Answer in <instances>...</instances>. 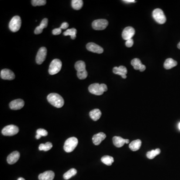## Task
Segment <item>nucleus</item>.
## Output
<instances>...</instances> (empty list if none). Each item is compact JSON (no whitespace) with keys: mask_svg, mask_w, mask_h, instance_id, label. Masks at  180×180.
Instances as JSON below:
<instances>
[{"mask_svg":"<svg viewBox=\"0 0 180 180\" xmlns=\"http://www.w3.org/2000/svg\"><path fill=\"white\" fill-rule=\"evenodd\" d=\"M77 173V171L76 169L72 168V169H70V170L64 174V175H63V178H64L65 180H69L71 178L76 175Z\"/></svg>","mask_w":180,"mask_h":180,"instance_id":"nucleus-28","label":"nucleus"},{"mask_svg":"<svg viewBox=\"0 0 180 180\" xmlns=\"http://www.w3.org/2000/svg\"><path fill=\"white\" fill-rule=\"evenodd\" d=\"M113 142L114 145L116 147L121 148L126 144V139L119 136H115L113 138Z\"/></svg>","mask_w":180,"mask_h":180,"instance_id":"nucleus-20","label":"nucleus"},{"mask_svg":"<svg viewBox=\"0 0 180 180\" xmlns=\"http://www.w3.org/2000/svg\"><path fill=\"white\" fill-rule=\"evenodd\" d=\"M41 137V136H40V135H37V134L36 135V138L38 139H38H40V138Z\"/></svg>","mask_w":180,"mask_h":180,"instance_id":"nucleus-38","label":"nucleus"},{"mask_svg":"<svg viewBox=\"0 0 180 180\" xmlns=\"http://www.w3.org/2000/svg\"><path fill=\"white\" fill-rule=\"evenodd\" d=\"M88 89L91 94L100 96L103 95L105 92L107 91L108 88L106 84L94 83L90 85Z\"/></svg>","mask_w":180,"mask_h":180,"instance_id":"nucleus-2","label":"nucleus"},{"mask_svg":"<svg viewBox=\"0 0 180 180\" xmlns=\"http://www.w3.org/2000/svg\"><path fill=\"white\" fill-rule=\"evenodd\" d=\"M135 34V30L132 27H127L124 29L122 32V38L124 40H127L131 39Z\"/></svg>","mask_w":180,"mask_h":180,"instance_id":"nucleus-11","label":"nucleus"},{"mask_svg":"<svg viewBox=\"0 0 180 180\" xmlns=\"http://www.w3.org/2000/svg\"><path fill=\"white\" fill-rule=\"evenodd\" d=\"M31 3L33 6L36 7L45 5L47 1L46 0H32L31 1Z\"/></svg>","mask_w":180,"mask_h":180,"instance_id":"nucleus-31","label":"nucleus"},{"mask_svg":"<svg viewBox=\"0 0 180 180\" xmlns=\"http://www.w3.org/2000/svg\"><path fill=\"white\" fill-rule=\"evenodd\" d=\"M126 44V47H128V48L132 47L134 44L133 40L132 39H130V40H127V41H126V44Z\"/></svg>","mask_w":180,"mask_h":180,"instance_id":"nucleus-34","label":"nucleus"},{"mask_svg":"<svg viewBox=\"0 0 180 180\" xmlns=\"http://www.w3.org/2000/svg\"><path fill=\"white\" fill-rule=\"evenodd\" d=\"M37 135H40V136L45 137L48 135V132L43 129H39L37 131Z\"/></svg>","mask_w":180,"mask_h":180,"instance_id":"nucleus-32","label":"nucleus"},{"mask_svg":"<svg viewBox=\"0 0 180 180\" xmlns=\"http://www.w3.org/2000/svg\"><path fill=\"white\" fill-rule=\"evenodd\" d=\"M78 144V139L75 137L70 138L66 141L64 149L65 152L70 153L74 150Z\"/></svg>","mask_w":180,"mask_h":180,"instance_id":"nucleus-4","label":"nucleus"},{"mask_svg":"<svg viewBox=\"0 0 180 180\" xmlns=\"http://www.w3.org/2000/svg\"><path fill=\"white\" fill-rule=\"evenodd\" d=\"M62 67V63L61 60L58 59H56L52 61L51 63L50 64L49 69V73L50 75H54L57 74L60 72Z\"/></svg>","mask_w":180,"mask_h":180,"instance_id":"nucleus-5","label":"nucleus"},{"mask_svg":"<svg viewBox=\"0 0 180 180\" xmlns=\"http://www.w3.org/2000/svg\"><path fill=\"white\" fill-rule=\"evenodd\" d=\"M47 100L49 103L56 108H62L64 105V100L60 95L57 93H51L47 96Z\"/></svg>","mask_w":180,"mask_h":180,"instance_id":"nucleus-1","label":"nucleus"},{"mask_svg":"<svg viewBox=\"0 0 180 180\" xmlns=\"http://www.w3.org/2000/svg\"><path fill=\"white\" fill-rule=\"evenodd\" d=\"M90 117L94 121H97L101 118L102 113L99 109H96L90 112Z\"/></svg>","mask_w":180,"mask_h":180,"instance_id":"nucleus-22","label":"nucleus"},{"mask_svg":"<svg viewBox=\"0 0 180 180\" xmlns=\"http://www.w3.org/2000/svg\"><path fill=\"white\" fill-rule=\"evenodd\" d=\"M55 177V173L52 171H46L40 174L39 176V180H53Z\"/></svg>","mask_w":180,"mask_h":180,"instance_id":"nucleus-18","label":"nucleus"},{"mask_svg":"<svg viewBox=\"0 0 180 180\" xmlns=\"http://www.w3.org/2000/svg\"><path fill=\"white\" fill-rule=\"evenodd\" d=\"M106 138V135L103 132H100L99 133L97 134L93 137L92 140L93 143L95 145H99L101 144L103 141L105 140Z\"/></svg>","mask_w":180,"mask_h":180,"instance_id":"nucleus-17","label":"nucleus"},{"mask_svg":"<svg viewBox=\"0 0 180 180\" xmlns=\"http://www.w3.org/2000/svg\"><path fill=\"white\" fill-rule=\"evenodd\" d=\"M131 65L133 66L134 68L136 70H140L141 67L143 65L141 60L138 58L133 59L131 61Z\"/></svg>","mask_w":180,"mask_h":180,"instance_id":"nucleus-29","label":"nucleus"},{"mask_svg":"<svg viewBox=\"0 0 180 180\" xmlns=\"http://www.w3.org/2000/svg\"><path fill=\"white\" fill-rule=\"evenodd\" d=\"M25 102L23 100L18 99L15 100L10 102L9 104V106L11 109L13 110H18L21 109L24 106Z\"/></svg>","mask_w":180,"mask_h":180,"instance_id":"nucleus-12","label":"nucleus"},{"mask_svg":"<svg viewBox=\"0 0 180 180\" xmlns=\"http://www.w3.org/2000/svg\"><path fill=\"white\" fill-rule=\"evenodd\" d=\"M47 49L45 47H41L37 53L36 61L37 64L41 65L44 62L47 57Z\"/></svg>","mask_w":180,"mask_h":180,"instance_id":"nucleus-10","label":"nucleus"},{"mask_svg":"<svg viewBox=\"0 0 180 180\" xmlns=\"http://www.w3.org/2000/svg\"><path fill=\"white\" fill-rule=\"evenodd\" d=\"M48 24V20L47 18H44L39 26L35 29L34 33L36 35H38L41 34L43 32V29L46 28Z\"/></svg>","mask_w":180,"mask_h":180,"instance_id":"nucleus-19","label":"nucleus"},{"mask_svg":"<svg viewBox=\"0 0 180 180\" xmlns=\"http://www.w3.org/2000/svg\"><path fill=\"white\" fill-rule=\"evenodd\" d=\"M177 62L173 59L168 58L165 62L164 67L167 70L171 69L177 65Z\"/></svg>","mask_w":180,"mask_h":180,"instance_id":"nucleus-21","label":"nucleus"},{"mask_svg":"<svg viewBox=\"0 0 180 180\" xmlns=\"http://www.w3.org/2000/svg\"><path fill=\"white\" fill-rule=\"evenodd\" d=\"M18 180H25V179H24V178H18Z\"/></svg>","mask_w":180,"mask_h":180,"instance_id":"nucleus-40","label":"nucleus"},{"mask_svg":"<svg viewBox=\"0 0 180 180\" xmlns=\"http://www.w3.org/2000/svg\"><path fill=\"white\" fill-rule=\"evenodd\" d=\"M141 145H142L141 141L139 139H138L136 140L132 141L129 145V148L133 151H137L140 149Z\"/></svg>","mask_w":180,"mask_h":180,"instance_id":"nucleus-23","label":"nucleus"},{"mask_svg":"<svg viewBox=\"0 0 180 180\" xmlns=\"http://www.w3.org/2000/svg\"><path fill=\"white\" fill-rule=\"evenodd\" d=\"M153 17L158 23L163 24L166 22V17L163 10L160 9H156L153 12Z\"/></svg>","mask_w":180,"mask_h":180,"instance_id":"nucleus-7","label":"nucleus"},{"mask_svg":"<svg viewBox=\"0 0 180 180\" xmlns=\"http://www.w3.org/2000/svg\"><path fill=\"white\" fill-rule=\"evenodd\" d=\"M123 2H124L125 3H135L136 1H134V0H124Z\"/></svg>","mask_w":180,"mask_h":180,"instance_id":"nucleus-36","label":"nucleus"},{"mask_svg":"<svg viewBox=\"0 0 180 180\" xmlns=\"http://www.w3.org/2000/svg\"><path fill=\"white\" fill-rule=\"evenodd\" d=\"M108 21L105 19L95 20L92 23L93 28L95 30H103L108 26Z\"/></svg>","mask_w":180,"mask_h":180,"instance_id":"nucleus-9","label":"nucleus"},{"mask_svg":"<svg viewBox=\"0 0 180 180\" xmlns=\"http://www.w3.org/2000/svg\"><path fill=\"white\" fill-rule=\"evenodd\" d=\"M101 161L107 166H111L114 161L113 158L110 156H104L101 158Z\"/></svg>","mask_w":180,"mask_h":180,"instance_id":"nucleus-26","label":"nucleus"},{"mask_svg":"<svg viewBox=\"0 0 180 180\" xmlns=\"http://www.w3.org/2000/svg\"><path fill=\"white\" fill-rule=\"evenodd\" d=\"M20 155L18 151H14L10 154L7 157V162L10 165L15 164L20 158Z\"/></svg>","mask_w":180,"mask_h":180,"instance_id":"nucleus-16","label":"nucleus"},{"mask_svg":"<svg viewBox=\"0 0 180 180\" xmlns=\"http://www.w3.org/2000/svg\"><path fill=\"white\" fill-rule=\"evenodd\" d=\"M77 30L75 28H72L71 29H68L65 32H64L63 34L65 36H70L71 39L73 40H75L76 38V34H77Z\"/></svg>","mask_w":180,"mask_h":180,"instance_id":"nucleus-25","label":"nucleus"},{"mask_svg":"<svg viewBox=\"0 0 180 180\" xmlns=\"http://www.w3.org/2000/svg\"><path fill=\"white\" fill-rule=\"evenodd\" d=\"M179 129H180V123H179Z\"/></svg>","mask_w":180,"mask_h":180,"instance_id":"nucleus-42","label":"nucleus"},{"mask_svg":"<svg viewBox=\"0 0 180 180\" xmlns=\"http://www.w3.org/2000/svg\"><path fill=\"white\" fill-rule=\"evenodd\" d=\"M75 68L77 71V77L80 80L85 79L88 76V72L86 70V64L84 61H79L76 63Z\"/></svg>","mask_w":180,"mask_h":180,"instance_id":"nucleus-3","label":"nucleus"},{"mask_svg":"<svg viewBox=\"0 0 180 180\" xmlns=\"http://www.w3.org/2000/svg\"><path fill=\"white\" fill-rule=\"evenodd\" d=\"M86 48L89 51L97 54H102L104 52L103 48L94 43H88L86 45Z\"/></svg>","mask_w":180,"mask_h":180,"instance_id":"nucleus-13","label":"nucleus"},{"mask_svg":"<svg viewBox=\"0 0 180 180\" xmlns=\"http://www.w3.org/2000/svg\"><path fill=\"white\" fill-rule=\"evenodd\" d=\"M130 143V141L129 139H126V144H129Z\"/></svg>","mask_w":180,"mask_h":180,"instance_id":"nucleus-39","label":"nucleus"},{"mask_svg":"<svg viewBox=\"0 0 180 180\" xmlns=\"http://www.w3.org/2000/svg\"><path fill=\"white\" fill-rule=\"evenodd\" d=\"M113 72L115 74L120 75L123 79L127 78L126 74H127L128 71L125 66H120L119 67H114L113 70Z\"/></svg>","mask_w":180,"mask_h":180,"instance_id":"nucleus-15","label":"nucleus"},{"mask_svg":"<svg viewBox=\"0 0 180 180\" xmlns=\"http://www.w3.org/2000/svg\"><path fill=\"white\" fill-rule=\"evenodd\" d=\"M69 24L67 22H64L61 25V27H60L61 29H66L69 27Z\"/></svg>","mask_w":180,"mask_h":180,"instance_id":"nucleus-35","label":"nucleus"},{"mask_svg":"<svg viewBox=\"0 0 180 180\" xmlns=\"http://www.w3.org/2000/svg\"><path fill=\"white\" fill-rule=\"evenodd\" d=\"M71 2L72 7L74 10H79L82 8L83 1L82 0H72Z\"/></svg>","mask_w":180,"mask_h":180,"instance_id":"nucleus-24","label":"nucleus"},{"mask_svg":"<svg viewBox=\"0 0 180 180\" xmlns=\"http://www.w3.org/2000/svg\"><path fill=\"white\" fill-rule=\"evenodd\" d=\"M178 48L180 50V42L179 43V44H178Z\"/></svg>","mask_w":180,"mask_h":180,"instance_id":"nucleus-41","label":"nucleus"},{"mask_svg":"<svg viewBox=\"0 0 180 180\" xmlns=\"http://www.w3.org/2000/svg\"><path fill=\"white\" fill-rule=\"evenodd\" d=\"M62 29L59 28L55 29L54 30H53L52 33L54 35H59L61 34V33H62Z\"/></svg>","mask_w":180,"mask_h":180,"instance_id":"nucleus-33","label":"nucleus"},{"mask_svg":"<svg viewBox=\"0 0 180 180\" xmlns=\"http://www.w3.org/2000/svg\"><path fill=\"white\" fill-rule=\"evenodd\" d=\"M52 144L50 142H47L46 143L41 144H40V146L39 147V149L40 151H48L50 150V149H51L52 148Z\"/></svg>","mask_w":180,"mask_h":180,"instance_id":"nucleus-30","label":"nucleus"},{"mask_svg":"<svg viewBox=\"0 0 180 180\" xmlns=\"http://www.w3.org/2000/svg\"><path fill=\"white\" fill-rule=\"evenodd\" d=\"M21 19L20 16H15L12 19L9 23V29L13 32H17L21 27Z\"/></svg>","mask_w":180,"mask_h":180,"instance_id":"nucleus-6","label":"nucleus"},{"mask_svg":"<svg viewBox=\"0 0 180 180\" xmlns=\"http://www.w3.org/2000/svg\"><path fill=\"white\" fill-rule=\"evenodd\" d=\"M145 70H146V66L144 65H143L142 66V67H141L140 71L141 72H144V71H145Z\"/></svg>","mask_w":180,"mask_h":180,"instance_id":"nucleus-37","label":"nucleus"},{"mask_svg":"<svg viewBox=\"0 0 180 180\" xmlns=\"http://www.w3.org/2000/svg\"><path fill=\"white\" fill-rule=\"evenodd\" d=\"M1 78L2 79L13 80L15 78V75L13 71L6 69L1 71Z\"/></svg>","mask_w":180,"mask_h":180,"instance_id":"nucleus-14","label":"nucleus"},{"mask_svg":"<svg viewBox=\"0 0 180 180\" xmlns=\"http://www.w3.org/2000/svg\"><path fill=\"white\" fill-rule=\"evenodd\" d=\"M161 150L160 149H156L155 150L150 151L147 152V157L149 159H153L155 157L160 154Z\"/></svg>","mask_w":180,"mask_h":180,"instance_id":"nucleus-27","label":"nucleus"},{"mask_svg":"<svg viewBox=\"0 0 180 180\" xmlns=\"http://www.w3.org/2000/svg\"><path fill=\"white\" fill-rule=\"evenodd\" d=\"M18 127L14 125H10L5 127L2 131V133L6 136H13L18 133Z\"/></svg>","mask_w":180,"mask_h":180,"instance_id":"nucleus-8","label":"nucleus"}]
</instances>
